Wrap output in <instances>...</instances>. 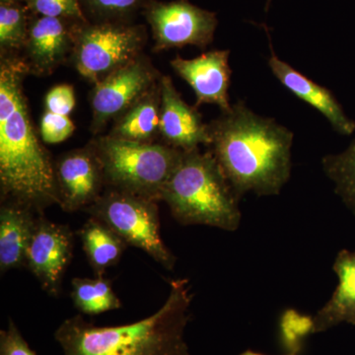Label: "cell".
I'll list each match as a JSON object with an SVG mask.
<instances>
[{"label":"cell","mask_w":355,"mask_h":355,"mask_svg":"<svg viewBox=\"0 0 355 355\" xmlns=\"http://www.w3.org/2000/svg\"><path fill=\"white\" fill-rule=\"evenodd\" d=\"M28 76L20 55L0 53V191L1 202L44 216L60 200L55 160L33 125L24 92Z\"/></svg>","instance_id":"cell-1"},{"label":"cell","mask_w":355,"mask_h":355,"mask_svg":"<svg viewBox=\"0 0 355 355\" xmlns=\"http://www.w3.org/2000/svg\"><path fill=\"white\" fill-rule=\"evenodd\" d=\"M209 130L207 148L239 200L248 193L279 195L291 175L294 135L289 128L238 101Z\"/></svg>","instance_id":"cell-2"},{"label":"cell","mask_w":355,"mask_h":355,"mask_svg":"<svg viewBox=\"0 0 355 355\" xmlns=\"http://www.w3.org/2000/svg\"><path fill=\"white\" fill-rule=\"evenodd\" d=\"M193 296L188 279L171 280L167 300L151 316L97 327L77 315L60 324L55 338L64 355H191L184 335Z\"/></svg>","instance_id":"cell-3"},{"label":"cell","mask_w":355,"mask_h":355,"mask_svg":"<svg viewBox=\"0 0 355 355\" xmlns=\"http://www.w3.org/2000/svg\"><path fill=\"white\" fill-rule=\"evenodd\" d=\"M160 200L182 225L236 231L241 223L239 198L209 150L183 151Z\"/></svg>","instance_id":"cell-4"},{"label":"cell","mask_w":355,"mask_h":355,"mask_svg":"<svg viewBox=\"0 0 355 355\" xmlns=\"http://www.w3.org/2000/svg\"><path fill=\"white\" fill-rule=\"evenodd\" d=\"M89 142L101 163L106 189L156 202L183 153L163 142L139 144L108 135H97Z\"/></svg>","instance_id":"cell-5"},{"label":"cell","mask_w":355,"mask_h":355,"mask_svg":"<svg viewBox=\"0 0 355 355\" xmlns=\"http://www.w3.org/2000/svg\"><path fill=\"white\" fill-rule=\"evenodd\" d=\"M147 41L144 24L78 23L69 62L84 80L95 85L144 53Z\"/></svg>","instance_id":"cell-6"},{"label":"cell","mask_w":355,"mask_h":355,"mask_svg":"<svg viewBox=\"0 0 355 355\" xmlns=\"http://www.w3.org/2000/svg\"><path fill=\"white\" fill-rule=\"evenodd\" d=\"M84 211L109 226L128 245L146 252L166 270L174 268L177 258L161 236L156 200L107 188Z\"/></svg>","instance_id":"cell-7"},{"label":"cell","mask_w":355,"mask_h":355,"mask_svg":"<svg viewBox=\"0 0 355 355\" xmlns=\"http://www.w3.org/2000/svg\"><path fill=\"white\" fill-rule=\"evenodd\" d=\"M142 14L150 28L155 53L187 46L205 50L214 42L218 26L216 12L190 0H147Z\"/></svg>","instance_id":"cell-8"},{"label":"cell","mask_w":355,"mask_h":355,"mask_svg":"<svg viewBox=\"0 0 355 355\" xmlns=\"http://www.w3.org/2000/svg\"><path fill=\"white\" fill-rule=\"evenodd\" d=\"M161 76L150 58L142 53L130 64L93 85L90 93V130L94 137L101 135L116 119L158 85Z\"/></svg>","instance_id":"cell-9"},{"label":"cell","mask_w":355,"mask_h":355,"mask_svg":"<svg viewBox=\"0 0 355 355\" xmlns=\"http://www.w3.org/2000/svg\"><path fill=\"white\" fill-rule=\"evenodd\" d=\"M73 254V233L64 224L39 216L26 254V266L49 295L58 297Z\"/></svg>","instance_id":"cell-10"},{"label":"cell","mask_w":355,"mask_h":355,"mask_svg":"<svg viewBox=\"0 0 355 355\" xmlns=\"http://www.w3.org/2000/svg\"><path fill=\"white\" fill-rule=\"evenodd\" d=\"M55 176L60 207L69 214L87 209L106 190L102 165L90 142L58 156Z\"/></svg>","instance_id":"cell-11"},{"label":"cell","mask_w":355,"mask_h":355,"mask_svg":"<svg viewBox=\"0 0 355 355\" xmlns=\"http://www.w3.org/2000/svg\"><path fill=\"white\" fill-rule=\"evenodd\" d=\"M78 23L81 22L31 14L27 39L20 53L30 76H51L69 62Z\"/></svg>","instance_id":"cell-12"},{"label":"cell","mask_w":355,"mask_h":355,"mask_svg":"<svg viewBox=\"0 0 355 355\" xmlns=\"http://www.w3.org/2000/svg\"><path fill=\"white\" fill-rule=\"evenodd\" d=\"M160 92V142L181 151L193 150L200 146H209V123H203L197 107H191L184 101L171 77L162 74Z\"/></svg>","instance_id":"cell-13"},{"label":"cell","mask_w":355,"mask_h":355,"mask_svg":"<svg viewBox=\"0 0 355 355\" xmlns=\"http://www.w3.org/2000/svg\"><path fill=\"white\" fill-rule=\"evenodd\" d=\"M229 50H214L186 60L177 55L170 62L173 70L186 81L196 95V106L216 105L221 112L232 107L229 99L231 73Z\"/></svg>","instance_id":"cell-14"},{"label":"cell","mask_w":355,"mask_h":355,"mask_svg":"<svg viewBox=\"0 0 355 355\" xmlns=\"http://www.w3.org/2000/svg\"><path fill=\"white\" fill-rule=\"evenodd\" d=\"M270 42V57L268 67L273 76L282 85L320 112L331 123L336 132L343 135H352L355 132V121L345 114L342 105L331 90L311 80L307 76L293 69L284 60H280L272 49L270 35L265 28Z\"/></svg>","instance_id":"cell-15"},{"label":"cell","mask_w":355,"mask_h":355,"mask_svg":"<svg viewBox=\"0 0 355 355\" xmlns=\"http://www.w3.org/2000/svg\"><path fill=\"white\" fill-rule=\"evenodd\" d=\"M39 214L14 202L0 207V270L6 273L26 266V254Z\"/></svg>","instance_id":"cell-16"},{"label":"cell","mask_w":355,"mask_h":355,"mask_svg":"<svg viewBox=\"0 0 355 355\" xmlns=\"http://www.w3.org/2000/svg\"><path fill=\"white\" fill-rule=\"evenodd\" d=\"M338 284L330 300L313 317V334L342 323L355 326V251L342 250L333 266Z\"/></svg>","instance_id":"cell-17"},{"label":"cell","mask_w":355,"mask_h":355,"mask_svg":"<svg viewBox=\"0 0 355 355\" xmlns=\"http://www.w3.org/2000/svg\"><path fill=\"white\" fill-rule=\"evenodd\" d=\"M160 83L112 123L107 135L114 139L153 144L160 137Z\"/></svg>","instance_id":"cell-18"},{"label":"cell","mask_w":355,"mask_h":355,"mask_svg":"<svg viewBox=\"0 0 355 355\" xmlns=\"http://www.w3.org/2000/svg\"><path fill=\"white\" fill-rule=\"evenodd\" d=\"M78 234L96 277H104L109 268L120 261L128 247L120 236L95 217L83 224Z\"/></svg>","instance_id":"cell-19"},{"label":"cell","mask_w":355,"mask_h":355,"mask_svg":"<svg viewBox=\"0 0 355 355\" xmlns=\"http://www.w3.org/2000/svg\"><path fill=\"white\" fill-rule=\"evenodd\" d=\"M71 286L72 301L81 314L95 316L121 307L120 298L114 291L111 280L104 277H76L72 279Z\"/></svg>","instance_id":"cell-20"},{"label":"cell","mask_w":355,"mask_h":355,"mask_svg":"<svg viewBox=\"0 0 355 355\" xmlns=\"http://www.w3.org/2000/svg\"><path fill=\"white\" fill-rule=\"evenodd\" d=\"M322 168L335 184L336 195L355 214V139L343 153L324 156Z\"/></svg>","instance_id":"cell-21"},{"label":"cell","mask_w":355,"mask_h":355,"mask_svg":"<svg viewBox=\"0 0 355 355\" xmlns=\"http://www.w3.org/2000/svg\"><path fill=\"white\" fill-rule=\"evenodd\" d=\"M30 16L23 2L0 4V53L20 55L27 39Z\"/></svg>","instance_id":"cell-22"},{"label":"cell","mask_w":355,"mask_h":355,"mask_svg":"<svg viewBox=\"0 0 355 355\" xmlns=\"http://www.w3.org/2000/svg\"><path fill=\"white\" fill-rule=\"evenodd\" d=\"M147 0H79L89 22H133Z\"/></svg>","instance_id":"cell-23"},{"label":"cell","mask_w":355,"mask_h":355,"mask_svg":"<svg viewBox=\"0 0 355 355\" xmlns=\"http://www.w3.org/2000/svg\"><path fill=\"white\" fill-rule=\"evenodd\" d=\"M310 334H313V318L287 311L279 327V340L286 352L300 354L304 338Z\"/></svg>","instance_id":"cell-24"},{"label":"cell","mask_w":355,"mask_h":355,"mask_svg":"<svg viewBox=\"0 0 355 355\" xmlns=\"http://www.w3.org/2000/svg\"><path fill=\"white\" fill-rule=\"evenodd\" d=\"M23 3L33 15L64 18L76 22L88 21L79 0H23Z\"/></svg>","instance_id":"cell-25"},{"label":"cell","mask_w":355,"mask_h":355,"mask_svg":"<svg viewBox=\"0 0 355 355\" xmlns=\"http://www.w3.org/2000/svg\"><path fill=\"white\" fill-rule=\"evenodd\" d=\"M76 125L69 116L44 111L40 121L39 133L44 144H62L73 135Z\"/></svg>","instance_id":"cell-26"},{"label":"cell","mask_w":355,"mask_h":355,"mask_svg":"<svg viewBox=\"0 0 355 355\" xmlns=\"http://www.w3.org/2000/svg\"><path fill=\"white\" fill-rule=\"evenodd\" d=\"M76 105V91L70 84L53 86L44 97V111L51 113L69 116Z\"/></svg>","instance_id":"cell-27"},{"label":"cell","mask_w":355,"mask_h":355,"mask_svg":"<svg viewBox=\"0 0 355 355\" xmlns=\"http://www.w3.org/2000/svg\"><path fill=\"white\" fill-rule=\"evenodd\" d=\"M0 355H37L12 319H9L7 330L0 331Z\"/></svg>","instance_id":"cell-28"},{"label":"cell","mask_w":355,"mask_h":355,"mask_svg":"<svg viewBox=\"0 0 355 355\" xmlns=\"http://www.w3.org/2000/svg\"><path fill=\"white\" fill-rule=\"evenodd\" d=\"M239 355H266L261 354V352H256L254 350L248 349L246 352H242L241 354ZM282 355H300L299 354H294V352H286V354Z\"/></svg>","instance_id":"cell-29"},{"label":"cell","mask_w":355,"mask_h":355,"mask_svg":"<svg viewBox=\"0 0 355 355\" xmlns=\"http://www.w3.org/2000/svg\"><path fill=\"white\" fill-rule=\"evenodd\" d=\"M17 2H23V0H0V4L17 3Z\"/></svg>","instance_id":"cell-30"},{"label":"cell","mask_w":355,"mask_h":355,"mask_svg":"<svg viewBox=\"0 0 355 355\" xmlns=\"http://www.w3.org/2000/svg\"><path fill=\"white\" fill-rule=\"evenodd\" d=\"M270 2H272V0H266V10L268 11V7L270 6Z\"/></svg>","instance_id":"cell-31"}]
</instances>
